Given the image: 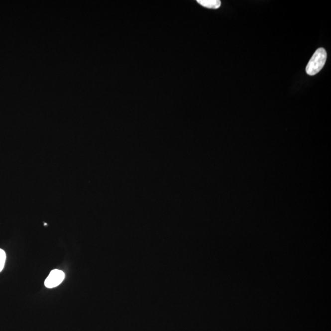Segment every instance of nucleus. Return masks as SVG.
<instances>
[{
  "label": "nucleus",
  "instance_id": "nucleus-4",
  "mask_svg": "<svg viewBox=\"0 0 331 331\" xmlns=\"http://www.w3.org/2000/svg\"><path fill=\"white\" fill-rule=\"evenodd\" d=\"M6 256L4 251L0 248V272L4 268L5 261H6Z\"/></svg>",
  "mask_w": 331,
  "mask_h": 331
},
{
  "label": "nucleus",
  "instance_id": "nucleus-1",
  "mask_svg": "<svg viewBox=\"0 0 331 331\" xmlns=\"http://www.w3.org/2000/svg\"><path fill=\"white\" fill-rule=\"evenodd\" d=\"M327 53L324 48L318 49L306 66V73L309 76L316 75L325 66Z\"/></svg>",
  "mask_w": 331,
  "mask_h": 331
},
{
  "label": "nucleus",
  "instance_id": "nucleus-2",
  "mask_svg": "<svg viewBox=\"0 0 331 331\" xmlns=\"http://www.w3.org/2000/svg\"><path fill=\"white\" fill-rule=\"evenodd\" d=\"M65 277L64 272L58 269L53 270L45 280L44 285L47 288L57 287L62 283Z\"/></svg>",
  "mask_w": 331,
  "mask_h": 331
},
{
  "label": "nucleus",
  "instance_id": "nucleus-3",
  "mask_svg": "<svg viewBox=\"0 0 331 331\" xmlns=\"http://www.w3.org/2000/svg\"><path fill=\"white\" fill-rule=\"evenodd\" d=\"M197 2L209 9H218L221 6V1L219 0H198Z\"/></svg>",
  "mask_w": 331,
  "mask_h": 331
}]
</instances>
